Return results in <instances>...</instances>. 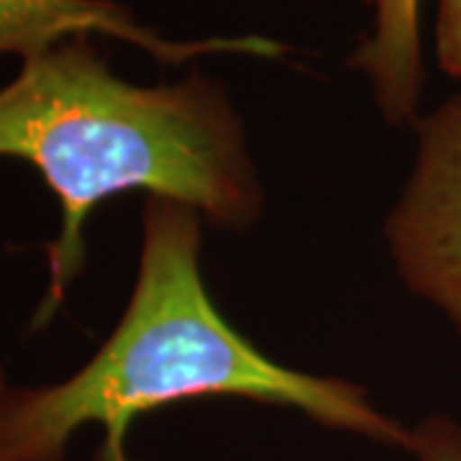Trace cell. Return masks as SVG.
Masks as SVG:
<instances>
[{
    "instance_id": "obj_1",
    "label": "cell",
    "mask_w": 461,
    "mask_h": 461,
    "mask_svg": "<svg viewBox=\"0 0 461 461\" xmlns=\"http://www.w3.org/2000/svg\"><path fill=\"white\" fill-rule=\"evenodd\" d=\"M0 157L36 167L62 208L33 329L50 323L83 272L85 223L115 193L177 200L223 229H247L262 208L244 123L223 85L203 72L175 85L129 83L87 36L26 59L0 87Z\"/></svg>"
},
{
    "instance_id": "obj_2",
    "label": "cell",
    "mask_w": 461,
    "mask_h": 461,
    "mask_svg": "<svg viewBox=\"0 0 461 461\" xmlns=\"http://www.w3.org/2000/svg\"><path fill=\"white\" fill-rule=\"evenodd\" d=\"M198 211L149 195L129 308L111 339L59 384L8 390L5 461H65L75 430H105L98 461L129 459L139 415L193 397H249L297 408L329 429L408 448L411 430L341 379L311 377L264 357L215 311L200 277Z\"/></svg>"
},
{
    "instance_id": "obj_3",
    "label": "cell",
    "mask_w": 461,
    "mask_h": 461,
    "mask_svg": "<svg viewBox=\"0 0 461 461\" xmlns=\"http://www.w3.org/2000/svg\"><path fill=\"white\" fill-rule=\"evenodd\" d=\"M412 123L418 154L390 215L393 257L412 290L461 333V90Z\"/></svg>"
},
{
    "instance_id": "obj_4",
    "label": "cell",
    "mask_w": 461,
    "mask_h": 461,
    "mask_svg": "<svg viewBox=\"0 0 461 461\" xmlns=\"http://www.w3.org/2000/svg\"><path fill=\"white\" fill-rule=\"evenodd\" d=\"M113 36L151 54L159 65L180 67L208 54H244L280 59L287 44L257 33L167 39L133 16L118 0H0V54H18L23 62L75 36Z\"/></svg>"
},
{
    "instance_id": "obj_5",
    "label": "cell",
    "mask_w": 461,
    "mask_h": 461,
    "mask_svg": "<svg viewBox=\"0 0 461 461\" xmlns=\"http://www.w3.org/2000/svg\"><path fill=\"white\" fill-rule=\"evenodd\" d=\"M348 65L369 80L379 111L393 126L415 121L423 90L420 0H377L372 33Z\"/></svg>"
},
{
    "instance_id": "obj_6",
    "label": "cell",
    "mask_w": 461,
    "mask_h": 461,
    "mask_svg": "<svg viewBox=\"0 0 461 461\" xmlns=\"http://www.w3.org/2000/svg\"><path fill=\"white\" fill-rule=\"evenodd\" d=\"M408 451L418 461H461V423L430 415L411 430Z\"/></svg>"
},
{
    "instance_id": "obj_7",
    "label": "cell",
    "mask_w": 461,
    "mask_h": 461,
    "mask_svg": "<svg viewBox=\"0 0 461 461\" xmlns=\"http://www.w3.org/2000/svg\"><path fill=\"white\" fill-rule=\"evenodd\" d=\"M436 57L446 75L461 80V0H438Z\"/></svg>"
},
{
    "instance_id": "obj_8",
    "label": "cell",
    "mask_w": 461,
    "mask_h": 461,
    "mask_svg": "<svg viewBox=\"0 0 461 461\" xmlns=\"http://www.w3.org/2000/svg\"><path fill=\"white\" fill-rule=\"evenodd\" d=\"M5 395H8V384H5V375L0 369V461H5V448H3V405H5Z\"/></svg>"
},
{
    "instance_id": "obj_9",
    "label": "cell",
    "mask_w": 461,
    "mask_h": 461,
    "mask_svg": "<svg viewBox=\"0 0 461 461\" xmlns=\"http://www.w3.org/2000/svg\"><path fill=\"white\" fill-rule=\"evenodd\" d=\"M359 3H364V5H372V8H375V3H377V0H359Z\"/></svg>"
}]
</instances>
